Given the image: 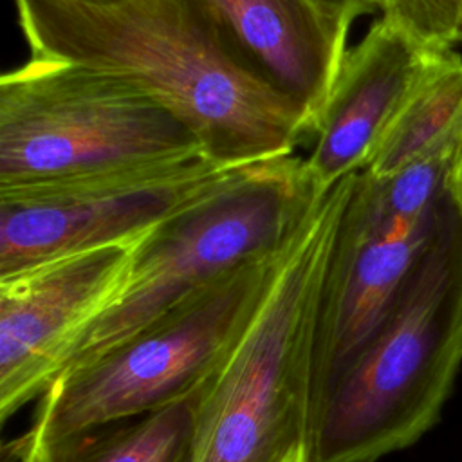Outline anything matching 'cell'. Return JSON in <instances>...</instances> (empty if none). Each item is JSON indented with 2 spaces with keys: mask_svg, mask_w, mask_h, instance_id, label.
<instances>
[{
  "mask_svg": "<svg viewBox=\"0 0 462 462\" xmlns=\"http://www.w3.org/2000/svg\"><path fill=\"white\" fill-rule=\"evenodd\" d=\"M319 191L325 189L312 180L305 157L294 153L242 168L143 235L121 294L85 332L65 370L117 345L220 276L276 254Z\"/></svg>",
  "mask_w": 462,
  "mask_h": 462,
  "instance_id": "cell-4",
  "label": "cell"
},
{
  "mask_svg": "<svg viewBox=\"0 0 462 462\" xmlns=\"http://www.w3.org/2000/svg\"><path fill=\"white\" fill-rule=\"evenodd\" d=\"M453 197L430 218H401L377 202L368 173H356L323 292L318 336L319 404L392 307L433 242Z\"/></svg>",
  "mask_w": 462,
  "mask_h": 462,
  "instance_id": "cell-9",
  "label": "cell"
},
{
  "mask_svg": "<svg viewBox=\"0 0 462 462\" xmlns=\"http://www.w3.org/2000/svg\"><path fill=\"white\" fill-rule=\"evenodd\" d=\"M430 54L383 18L348 47L305 157L318 188L366 168Z\"/></svg>",
  "mask_w": 462,
  "mask_h": 462,
  "instance_id": "cell-11",
  "label": "cell"
},
{
  "mask_svg": "<svg viewBox=\"0 0 462 462\" xmlns=\"http://www.w3.org/2000/svg\"><path fill=\"white\" fill-rule=\"evenodd\" d=\"M242 168L195 152L52 182L2 186L0 278L67 254L137 240L217 191Z\"/></svg>",
  "mask_w": 462,
  "mask_h": 462,
  "instance_id": "cell-7",
  "label": "cell"
},
{
  "mask_svg": "<svg viewBox=\"0 0 462 462\" xmlns=\"http://www.w3.org/2000/svg\"><path fill=\"white\" fill-rule=\"evenodd\" d=\"M462 365V208L439 231L392 307L327 388L316 462H377L440 419Z\"/></svg>",
  "mask_w": 462,
  "mask_h": 462,
  "instance_id": "cell-3",
  "label": "cell"
},
{
  "mask_svg": "<svg viewBox=\"0 0 462 462\" xmlns=\"http://www.w3.org/2000/svg\"><path fill=\"white\" fill-rule=\"evenodd\" d=\"M282 249L204 285L117 345L65 370L36 401L22 437H58L189 397L242 334Z\"/></svg>",
  "mask_w": 462,
  "mask_h": 462,
  "instance_id": "cell-6",
  "label": "cell"
},
{
  "mask_svg": "<svg viewBox=\"0 0 462 462\" xmlns=\"http://www.w3.org/2000/svg\"><path fill=\"white\" fill-rule=\"evenodd\" d=\"M137 240L49 260L0 278V419L38 401L92 323L121 294Z\"/></svg>",
  "mask_w": 462,
  "mask_h": 462,
  "instance_id": "cell-8",
  "label": "cell"
},
{
  "mask_svg": "<svg viewBox=\"0 0 462 462\" xmlns=\"http://www.w3.org/2000/svg\"><path fill=\"white\" fill-rule=\"evenodd\" d=\"M458 139H462V56L453 49L431 52L365 170L374 177H386Z\"/></svg>",
  "mask_w": 462,
  "mask_h": 462,
  "instance_id": "cell-13",
  "label": "cell"
},
{
  "mask_svg": "<svg viewBox=\"0 0 462 462\" xmlns=\"http://www.w3.org/2000/svg\"><path fill=\"white\" fill-rule=\"evenodd\" d=\"M70 2L85 4V5H94V7H112V5L125 4V2H128V0H70Z\"/></svg>",
  "mask_w": 462,
  "mask_h": 462,
  "instance_id": "cell-17",
  "label": "cell"
},
{
  "mask_svg": "<svg viewBox=\"0 0 462 462\" xmlns=\"http://www.w3.org/2000/svg\"><path fill=\"white\" fill-rule=\"evenodd\" d=\"M330 18L352 27L354 20L379 9V0H314Z\"/></svg>",
  "mask_w": 462,
  "mask_h": 462,
  "instance_id": "cell-15",
  "label": "cell"
},
{
  "mask_svg": "<svg viewBox=\"0 0 462 462\" xmlns=\"http://www.w3.org/2000/svg\"><path fill=\"white\" fill-rule=\"evenodd\" d=\"M14 5L31 56L88 65L135 85L175 114L220 164L294 155L312 139L303 117L227 51L191 0Z\"/></svg>",
  "mask_w": 462,
  "mask_h": 462,
  "instance_id": "cell-1",
  "label": "cell"
},
{
  "mask_svg": "<svg viewBox=\"0 0 462 462\" xmlns=\"http://www.w3.org/2000/svg\"><path fill=\"white\" fill-rule=\"evenodd\" d=\"M356 173L318 193L242 334L202 384L193 462H316L323 292Z\"/></svg>",
  "mask_w": 462,
  "mask_h": 462,
  "instance_id": "cell-2",
  "label": "cell"
},
{
  "mask_svg": "<svg viewBox=\"0 0 462 462\" xmlns=\"http://www.w3.org/2000/svg\"><path fill=\"white\" fill-rule=\"evenodd\" d=\"M453 193L462 208V148L458 153V162H457V170H455V180H453Z\"/></svg>",
  "mask_w": 462,
  "mask_h": 462,
  "instance_id": "cell-16",
  "label": "cell"
},
{
  "mask_svg": "<svg viewBox=\"0 0 462 462\" xmlns=\"http://www.w3.org/2000/svg\"><path fill=\"white\" fill-rule=\"evenodd\" d=\"M227 51L307 123L312 139L350 27L314 0H191Z\"/></svg>",
  "mask_w": 462,
  "mask_h": 462,
  "instance_id": "cell-10",
  "label": "cell"
},
{
  "mask_svg": "<svg viewBox=\"0 0 462 462\" xmlns=\"http://www.w3.org/2000/svg\"><path fill=\"white\" fill-rule=\"evenodd\" d=\"M200 388L143 415L58 437H18L5 451L18 462H193Z\"/></svg>",
  "mask_w": 462,
  "mask_h": 462,
  "instance_id": "cell-12",
  "label": "cell"
},
{
  "mask_svg": "<svg viewBox=\"0 0 462 462\" xmlns=\"http://www.w3.org/2000/svg\"><path fill=\"white\" fill-rule=\"evenodd\" d=\"M379 11L384 22L430 52L462 42V0H379Z\"/></svg>",
  "mask_w": 462,
  "mask_h": 462,
  "instance_id": "cell-14",
  "label": "cell"
},
{
  "mask_svg": "<svg viewBox=\"0 0 462 462\" xmlns=\"http://www.w3.org/2000/svg\"><path fill=\"white\" fill-rule=\"evenodd\" d=\"M202 152L164 105L110 72L31 56L0 78V188Z\"/></svg>",
  "mask_w": 462,
  "mask_h": 462,
  "instance_id": "cell-5",
  "label": "cell"
}]
</instances>
